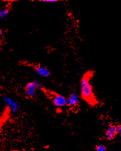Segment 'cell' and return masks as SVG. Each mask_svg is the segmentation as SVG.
Returning a JSON list of instances; mask_svg holds the SVG:
<instances>
[{
	"instance_id": "1",
	"label": "cell",
	"mask_w": 121,
	"mask_h": 151,
	"mask_svg": "<svg viewBox=\"0 0 121 151\" xmlns=\"http://www.w3.org/2000/svg\"><path fill=\"white\" fill-rule=\"evenodd\" d=\"M94 75V71H88L82 77L80 81V91L81 99L91 106H95L98 103L93 87L91 84V80Z\"/></svg>"
},
{
	"instance_id": "2",
	"label": "cell",
	"mask_w": 121,
	"mask_h": 151,
	"mask_svg": "<svg viewBox=\"0 0 121 151\" xmlns=\"http://www.w3.org/2000/svg\"><path fill=\"white\" fill-rule=\"evenodd\" d=\"M52 102L54 106L64 107L67 105V98L63 94L54 93L52 97Z\"/></svg>"
},
{
	"instance_id": "3",
	"label": "cell",
	"mask_w": 121,
	"mask_h": 151,
	"mask_svg": "<svg viewBox=\"0 0 121 151\" xmlns=\"http://www.w3.org/2000/svg\"><path fill=\"white\" fill-rule=\"evenodd\" d=\"M4 101H5L6 106L8 108L10 112L12 114H15L19 110L20 106H19L18 103L13 100L12 98L9 96H5L4 98Z\"/></svg>"
},
{
	"instance_id": "4",
	"label": "cell",
	"mask_w": 121,
	"mask_h": 151,
	"mask_svg": "<svg viewBox=\"0 0 121 151\" xmlns=\"http://www.w3.org/2000/svg\"><path fill=\"white\" fill-rule=\"evenodd\" d=\"M24 90L25 94L28 98L33 99L36 97L38 89L33 81L27 83V84L25 86Z\"/></svg>"
},
{
	"instance_id": "5",
	"label": "cell",
	"mask_w": 121,
	"mask_h": 151,
	"mask_svg": "<svg viewBox=\"0 0 121 151\" xmlns=\"http://www.w3.org/2000/svg\"><path fill=\"white\" fill-rule=\"evenodd\" d=\"M34 71L39 76L42 77H49L51 75V71L47 67L41 66V65H37L35 66L34 68Z\"/></svg>"
},
{
	"instance_id": "6",
	"label": "cell",
	"mask_w": 121,
	"mask_h": 151,
	"mask_svg": "<svg viewBox=\"0 0 121 151\" xmlns=\"http://www.w3.org/2000/svg\"><path fill=\"white\" fill-rule=\"evenodd\" d=\"M117 132L115 129V126L110 124L108 125L105 132V137L107 140H112L116 137Z\"/></svg>"
},
{
	"instance_id": "7",
	"label": "cell",
	"mask_w": 121,
	"mask_h": 151,
	"mask_svg": "<svg viewBox=\"0 0 121 151\" xmlns=\"http://www.w3.org/2000/svg\"><path fill=\"white\" fill-rule=\"evenodd\" d=\"M80 101V97L76 93H72L69 94L67 98V105L69 107H75L79 105Z\"/></svg>"
},
{
	"instance_id": "8",
	"label": "cell",
	"mask_w": 121,
	"mask_h": 151,
	"mask_svg": "<svg viewBox=\"0 0 121 151\" xmlns=\"http://www.w3.org/2000/svg\"><path fill=\"white\" fill-rule=\"evenodd\" d=\"M10 9L9 7L6 6L0 10V19H3L6 18L10 13Z\"/></svg>"
},
{
	"instance_id": "9",
	"label": "cell",
	"mask_w": 121,
	"mask_h": 151,
	"mask_svg": "<svg viewBox=\"0 0 121 151\" xmlns=\"http://www.w3.org/2000/svg\"><path fill=\"white\" fill-rule=\"evenodd\" d=\"M35 86H36L37 89L39 90H41L42 91H44L46 90V88L45 87V86L42 84V83L40 81H39L38 80H35L33 81Z\"/></svg>"
},
{
	"instance_id": "10",
	"label": "cell",
	"mask_w": 121,
	"mask_h": 151,
	"mask_svg": "<svg viewBox=\"0 0 121 151\" xmlns=\"http://www.w3.org/2000/svg\"><path fill=\"white\" fill-rule=\"evenodd\" d=\"M95 149H96V151H107V147L101 144L96 145L95 147Z\"/></svg>"
},
{
	"instance_id": "11",
	"label": "cell",
	"mask_w": 121,
	"mask_h": 151,
	"mask_svg": "<svg viewBox=\"0 0 121 151\" xmlns=\"http://www.w3.org/2000/svg\"><path fill=\"white\" fill-rule=\"evenodd\" d=\"M115 129H116V132L117 134L120 135L121 136V124H117L115 126Z\"/></svg>"
},
{
	"instance_id": "12",
	"label": "cell",
	"mask_w": 121,
	"mask_h": 151,
	"mask_svg": "<svg viewBox=\"0 0 121 151\" xmlns=\"http://www.w3.org/2000/svg\"><path fill=\"white\" fill-rule=\"evenodd\" d=\"M40 1L46 3H55L58 1V0H41Z\"/></svg>"
},
{
	"instance_id": "13",
	"label": "cell",
	"mask_w": 121,
	"mask_h": 151,
	"mask_svg": "<svg viewBox=\"0 0 121 151\" xmlns=\"http://www.w3.org/2000/svg\"><path fill=\"white\" fill-rule=\"evenodd\" d=\"M3 33H4V32H3V29L0 28V37H1V36H2V35H3Z\"/></svg>"
}]
</instances>
